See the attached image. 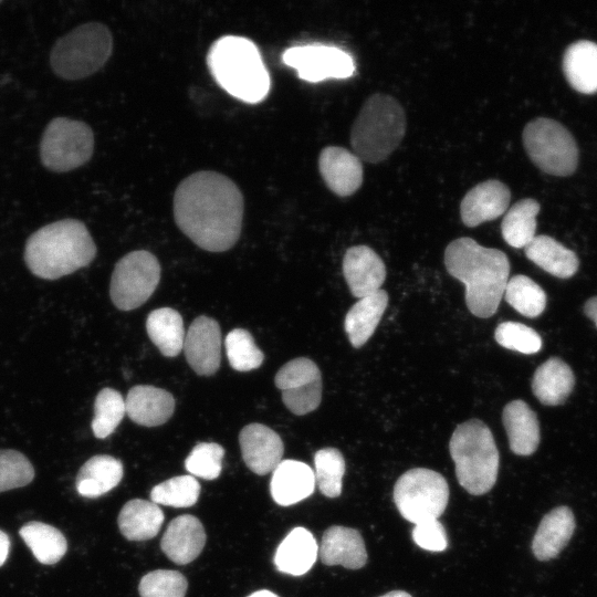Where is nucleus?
<instances>
[{
	"mask_svg": "<svg viewBox=\"0 0 597 597\" xmlns=\"http://www.w3.org/2000/svg\"><path fill=\"white\" fill-rule=\"evenodd\" d=\"M244 200L237 184L211 170L186 177L174 195L178 228L199 248L223 252L239 240Z\"/></svg>",
	"mask_w": 597,
	"mask_h": 597,
	"instance_id": "1",
	"label": "nucleus"
},
{
	"mask_svg": "<svg viewBox=\"0 0 597 597\" xmlns=\"http://www.w3.org/2000/svg\"><path fill=\"white\" fill-rule=\"evenodd\" d=\"M444 265L451 276L464 284L467 307L473 315L488 318L498 311L510 274L504 252L463 237L447 245Z\"/></svg>",
	"mask_w": 597,
	"mask_h": 597,
	"instance_id": "2",
	"label": "nucleus"
},
{
	"mask_svg": "<svg viewBox=\"0 0 597 597\" xmlns=\"http://www.w3.org/2000/svg\"><path fill=\"white\" fill-rule=\"evenodd\" d=\"M96 245L86 226L76 219L49 223L32 233L24 249L29 270L38 277L56 280L88 265Z\"/></svg>",
	"mask_w": 597,
	"mask_h": 597,
	"instance_id": "3",
	"label": "nucleus"
},
{
	"mask_svg": "<svg viewBox=\"0 0 597 597\" xmlns=\"http://www.w3.org/2000/svg\"><path fill=\"white\" fill-rule=\"evenodd\" d=\"M207 65L219 86L244 103H260L270 91V74L250 39L239 35L218 39L208 51Z\"/></svg>",
	"mask_w": 597,
	"mask_h": 597,
	"instance_id": "4",
	"label": "nucleus"
},
{
	"mask_svg": "<svg viewBox=\"0 0 597 597\" xmlns=\"http://www.w3.org/2000/svg\"><path fill=\"white\" fill-rule=\"evenodd\" d=\"M406 114L391 95L375 93L363 104L350 129V146L363 161L387 159L406 134Z\"/></svg>",
	"mask_w": 597,
	"mask_h": 597,
	"instance_id": "5",
	"label": "nucleus"
},
{
	"mask_svg": "<svg viewBox=\"0 0 597 597\" xmlns=\"http://www.w3.org/2000/svg\"><path fill=\"white\" fill-rule=\"evenodd\" d=\"M450 455L460 485L472 495L488 493L496 482L499 451L490 428L479 419L457 426L450 442Z\"/></svg>",
	"mask_w": 597,
	"mask_h": 597,
	"instance_id": "6",
	"label": "nucleus"
},
{
	"mask_svg": "<svg viewBox=\"0 0 597 597\" xmlns=\"http://www.w3.org/2000/svg\"><path fill=\"white\" fill-rule=\"evenodd\" d=\"M113 52L109 29L100 22H88L61 36L52 48L53 72L64 80H81L100 71Z\"/></svg>",
	"mask_w": 597,
	"mask_h": 597,
	"instance_id": "7",
	"label": "nucleus"
},
{
	"mask_svg": "<svg viewBox=\"0 0 597 597\" xmlns=\"http://www.w3.org/2000/svg\"><path fill=\"white\" fill-rule=\"evenodd\" d=\"M524 148L533 164L542 171L565 177L578 164V148L572 134L558 122L538 117L523 129Z\"/></svg>",
	"mask_w": 597,
	"mask_h": 597,
	"instance_id": "8",
	"label": "nucleus"
},
{
	"mask_svg": "<svg viewBox=\"0 0 597 597\" xmlns=\"http://www.w3.org/2000/svg\"><path fill=\"white\" fill-rule=\"evenodd\" d=\"M394 501L401 516L413 524L438 519L449 501L448 482L437 471L410 469L395 483Z\"/></svg>",
	"mask_w": 597,
	"mask_h": 597,
	"instance_id": "9",
	"label": "nucleus"
},
{
	"mask_svg": "<svg viewBox=\"0 0 597 597\" xmlns=\"http://www.w3.org/2000/svg\"><path fill=\"white\" fill-rule=\"evenodd\" d=\"M94 151V134L84 122L55 117L46 126L40 143L44 167L66 172L87 163Z\"/></svg>",
	"mask_w": 597,
	"mask_h": 597,
	"instance_id": "10",
	"label": "nucleus"
},
{
	"mask_svg": "<svg viewBox=\"0 0 597 597\" xmlns=\"http://www.w3.org/2000/svg\"><path fill=\"white\" fill-rule=\"evenodd\" d=\"M160 264L146 251L136 250L124 255L115 265L109 286L113 304L122 311L143 305L160 281Z\"/></svg>",
	"mask_w": 597,
	"mask_h": 597,
	"instance_id": "11",
	"label": "nucleus"
},
{
	"mask_svg": "<svg viewBox=\"0 0 597 597\" xmlns=\"http://www.w3.org/2000/svg\"><path fill=\"white\" fill-rule=\"evenodd\" d=\"M282 61L296 70L301 80L317 83L327 78H347L355 72L353 57L336 46L306 44L286 49Z\"/></svg>",
	"mask_w": 597,
	"mask_h": 597,
	"instance_id": "12",
	"label": "nucleus"
},
{
	"mask_svg": "<svg viewBox=\"0 0 597 597\" xmlns=\"http://www.w3.org/2000/svg\"><path fill=\"white\" fill-rule=\"evenodd\" d=\"M274 381L284 405L294 415H306L320 406L322 375L313 360L297 357L287 362L279 369Z\"/></svg>",
	"mask_w": 597,
	"mask_h": 597,
	"instance_id": "13",
	"label": "nucleus"
},
{
	"mask_svg": "<svg viewBox=\"0 0 597 597\" xmlns=\"http://www.w3.org/2000/svg\"><path fill=\"white\" fill-rule=\"evenodd\" d=\"M182 349L197 375H213L221 360V331L218 322L205 315L195 318L186 333Z\"/></svg>",
	"mask_w": 597,
	"mask_h": 597,
	"instance_id": "14",
	"label": "nucleus"
},
{
	"mask_svg": "<svg viewBox=\"0 0 597 597\" xmlns=\"http://www.w3.org/2000/svg\"><path fill=\"white\" fill-rule=\"evenodd\" d=\"M320 174L331 191L339 197L355 193L364 180L362 160L339 146H327L318 157Z\"/></svg>",
	"mask_w": 597,
	"mask_h": 597,
	"instance_id": "15",
	"label": "nucleus"
},
{
	"mask_svg": "<svg viewBox=\"0 0 597 597\" xmlns=\"http://www.w3.org/2000/svg\"><path fill=\"white\" fill-rule=\"evenodd\" d=\"M511 191L500 180L489 179L475 185L460 203L462 222L470 228L494 220L509 209Z\"/></svg>",
	"mask_w": 597,
	"mask_h": 597,
	"instance_id": "16",
	"label": "nucleus"
},
{
	"mask_svg": "<svg viewBox=\"0 0 597 597\" xmlns=\"http://www.w3.org/2000/svg\"><path fill=\"white\" fill-rule=\"evenodd\" d=\"M239 442L245 465L259 475L273 472L282 461L284 446L281 437L262 423L245 426L239 434Z\"/></svg>",
	"mask_w": 597,
	"mask_h": 597,
	"instance_id": "17",
	"label": "nucleus"
},
{
	"mask_svg": "<svg viewBox=\"0 0 597 597\" xmlns=\"http://www.w3.org/2000/svg\"><path fill=\"white\" fill-rule=\"evenodd\" d=\"M343 272L350 293L358 298L380 290L386 279L384 261L367 245L350 247L345 252Z\"/></svg>",
	"mask_w": 597,
	"mask_h": 597,
	"instance_id": "18",
	"label": "nucleus"
},
{
	"mask_svg": "<svg viewBox=\"0 0 597 597\" xmlns=\"http://www.w3.org/2000/svg\"><path fill=\"white\" fill-rule=\"evenodd\" d=\"M576 528L573 511L561 505L541 520L532 541V552L541 562L555 558L569 543Z\"/></svg>",
	"mask_w": 597,
	"mask_h": 597,
	"instance_id": "19",
	"label": "nucleus"
},
{
	"mask_svg": "<svg viewBox=\"0 0 597 597\" xmlns=\"http://www.w3.org/2000/svg\"><path fill=\"white\" fill-rule=\"evenodd\" d=\"M126 413L130 420L144 427H157L170 419L175 410V398L165 389L137 385L125 398Z\"/></svg>",
	"mask_w": 597,
	"mask_h": 597,
	"instance_id": "20",
	"label": "nucleus"
},
{
	"mask_svg": "<svg viewBox=\"0 0 597 597\" xmlns=\"http://www.w3.org/2000/svg\"><path fill=\"white\" fill-rule=\"evenodd\" d=\"M206 544V533L201 522L186 514L174 519L163 535L160 547L176 564L185 565L198 557Z\"/></svg>",
	"mask_w": 597,
	"mask_h": 597,
	"instance_id": "21",
	"label": "nucleus"
},
{
	"mask_svg": "<svg viewBox=\"0 0 597 597\" xmlns=\"http://www.w3.org/2000/svg\"><path fill=\"white\" fill-rule=\"evenodd\" d=\"M318 555L325 565H342L348 569L362 568L367 562L365 543L359 532L339 525L324 532Z\"/></svg>",
	"mask_w": 597,
	"mask_h": 597,
	"instance_id": "22",
	"label": "nucleus"
},
{
	"mask_svg": "<svg viewBox=\"0 0 597 597\" xmlns=\"http://www.w3.org/2000/svg\"><path fill=\"white\" fill-rule=\"evenodd\" d=\"M315 485L314 471L306 463L287 459L273 470L270 491L277 504L287 506L308 498Z\"/></svg>",
	"mask_w": 597,
	"mask_h": 597,
	"instance_id": "23",
	"label": "nucleus"
},
{
	"mask_svg": "<svg viewBox=\"0 0 597 597\" xmlns=\"http://www.w3.org/2000/svg\"><path fill=\"white\" fill-rule=\"evenodd\" d=\"M510 449L517 455L533 454L541 440L536 413L520 399L509 402L502 413Z\"/></svg>",
	"mask_w": 597,
	"mask_h": 597,
	"instance_id": "24",
	"label": "nucleus"
},
{
	"mask_svg": "<svg viewBox=\"0 0 597 597\" xmlns=\"http://www.w3.org/2000/svg\"><path fill=\"white\" fill-rule=\"evenodd\" d=\"M318 545L304 527L293 528L279 545L274 564L279 572L293 576L307 573L317 559Z\"/></svg>",
	"mask_w": 597,
	"mask_h": 597,
	"instance_id": "25",
	"label": "nucleus"
},
{
	"mask_svg": "<svg viewBox=\"0 0 597 597\" xmlns=\"http://www.w3.org/2000/svg\"><path fill=\"white\" fill-rule=\"evenodd\" d=\"M575 385L570 367L558 357H551L535 370L532 391L545 406L565 402Z\"/></svg>",
	"mask_w": 597,
	"mask_h": 597,
	"instance_id": "26",
	"label": "nucleus"
},
{
	"mask_svg": "<svg viewBox=\"0 0 597 597\" xmlns=\"http://www.w3.org/2000/svg\"><path fill=\"white\" fill-rule=\"evenodd\" d=\"M388 305V294L378 290L359 298L347 312L344 328L350 344L362 347L374 334Z\"/></svg>",
	"mask_w": 597,
	"mask_h": 597,
	"instance_id": "27",
	"label": "nucleus"
},
{
	"mask_svg": "<svg viewBox=\"0 0 597 597\" xmlns=\"http://www.w3.org/2000/svg\"><path fill=\"white\" fill-rule=\"evenodd\" d=\"M123 473L124 468L118 459L107 454L92 457L76 475V490L84 498H98L114 489Z\"/></svg>",
	"mask_w": 597,
	"mask_h": 597,
	"instance_id": "28",
	"label": "nucleus"
},
{
	"mask_svg": "<svg viewBox=\"0 0 597 597\" xmlns=\"http://www.w3.org/2000/svg\"><path fill=\"white\" fill-rule=\"evenodd\" d=\"M563 71L570 86L583 94L597 92V43L580 40L563 57Z\"/></svg>",
	"mask_w": 597,
	"mask_h": 597,
	"instance_id": "29",
	"label": "nucleus"
},
{
	"mask_svg": "<svg viewBox=\"0 0 597 597\" xmlns=\"http://www.w3.org/2000/svg\"><path fill=\"white\" fill-rule=\"evenodd\" d=\"M524 252L528 260L559 279L573 276L579 266L576 253L548 235H535Z\"/></svg>",
	"mask_w": 597,
	"mask_h": 597,
	"instance_id": "30",
	"label": "nucleus"
},
{
	"mask_svg": "<svg viewBox=\"0 0 597 597\" xmlns=\"http://www.w3.org/2000/svg\"><path fill=\"white\" fill-rule=\"evenodd\" d=\"M164 522L161 509L151 501L134 499L122 507L117 523L123 536L129 541L155 537Z\"/></svg>",
	"mask_w": 597,
	"mask_h": 597,
	"instance_id": "31",
	"label": "nucleus"
},
{
	"mask_svg": "<svg viewBox=\"0 0 597 597\" xmlns=\"http://www.w3.org/2000/svg\"><path fill=\"white\" fill-rule=\"evenodd\" d=\"M146 331L164 356L175 357L182 350L186 333L178 311L171 307L154 310L147 317Z\"/></svg>",
	"mask_w": 597,
	"mask_h": 597,
	"instance_id": "32",
	"label": "nucleus"
},
{
	"mask_svg": "<svg viewBox=\"0 0 597 597\" xmlns=\"http://www.w3.org/2000/svg\"><path fill=\"white\" fill-rule=\"evenodd\" d=\"M540 210V202L532 198L519 200L509 208L501 223L504 241L516 249L525 248L535 238Z\"/></svg>",
	"mask_w": 597,
	"mask_h": 597,
	"instance_id": "33",
	"label": "nucleus"
},
{
	"mask_svg": "<svg viewBox=\"0 0 597 597\" xmlns=\"http://www.w3.org/2000/svg\"><path fill=\"white\" fill-rule=\"evenodd\" d=\"M19 534L41 564L53 565L66 553L64 535L52 525L32 521L24 524Z\"/></svg>",
	"mask_w": 597,
	"mask_h": 597,
	"instance_id": "34",
	"label": "nucleus"
},
{
	"mask_svg": "<svg viewBox=\"0 0 597 597\" xmlns=\"http://www.w3.org/2000/svg\"><path fill=\"white\" fill-rule=\"evenodd\" d=\"M505 301L526 317L540 316L546 306L544 290L526 275L511 277L504 290Z\"/></svg>",
	"mask_w": 597,
	"mask_h": 597,
	"instance_id": "35",
	"label": "nucleus"
},
{
	"mask_svg": "<svg viewBox=\"0 0 597 597\" xmlns=\"http://www.w3.org/2000/svg\"><path fill=\"white\" fill-rule=\"evenodd\" d=\"M315 483L327 498H337L342 493L345 474V459L336 448H323L314 455Z\"/></svg>",
	"mask_w": 597,
	"mask_h": 597,
	"instance_id": "36",
	"label": "nucleus"
},
{
	"mask_svg": "<svg viewBox=\"0 0 597 597\" xmlns=\"http://www.w3.org/2000/svg\"><path fill=\"white\" fill-rule=\"evenodd\" d=\"M126 413L125 399L115 389L103 388L94 402L92 430L96 438L104 439L117 428Z\"/></svg>",
	"mask_w": 597,
	"mask_h": 597,
	"instance_id": "37",
	"label": "nucleus"
},
{
	"mask_svg": "<svg viewBox=\"0 0 597 597\" xmlns=\"http://www.w3.org/2000/svg\"><path fill=\"white\" fill-rule=\"evenodd\" d=\"M200 494V484L192 475H179L166 480L150 491L151 502L174 507L193 505Z\"/></svg>",
	"mask_w": 597,
	"mask_h": 597,
	"instance_id": "38",
	"label": "nucleus"
},
{
	"mask_svg": "<svg viewBox=\"0 0 597 597\" xmlns=\"http://www.w3.org/2000/svg\"><path fill=\"white\" fill-rule=\"evenodd\" d=\"M224 346L231 367L238 371L256 369L264 360L263 353L244 328L232 329L226 337Z\"/></svg>",
	"mask_w": 597,
	"mask_h": 597,
	"instance_id": "39",
	"label": "nucleus"
},
{
	"mask_svg": "<svg viewBox=\"0 0 597 597\" xmlns=\"http://www.w3.org/2000/svg\"><path fill=\"white\" fill-rule=\"evenodd\" d=\"M187 579L177 570L157 569L147 573L139 582L140 597H185Z\"/></svg>",
	"mask_w": 597,
	"mask_h": 597,
	"instance_id": "40",
	"label": "nucleus"
},
{
	"mask_svg": "<svg viewBox=\"0 0 597 597\" xmlns=\"http://www.w3.org/2000/svg\"><path fill=\"white\" fill-rule=\"evenodd\" d=\"M224 449L216 442H200L186 458L185 467L192 476L217 479L222 469Z\"/></svg>",
	"mask_w": 597,
	"mask_h": 597,
	"instance_id": "41",
	"label": "nucleus"
},
{
	"mask_svg": "<svg viewBox=\"0 0 597 597\" xmlns=\"http://www.w3.org/2000/svg\"><path fill=\"white\" fill-rule=\"evenodd\" d=\"M495 341L504 348L522 354H535L542 348V338L536 331L517 322H503L494 332Z\"/></svg>",
	"mask_w": 597,
	"mask_h": 597,
	"instance_id": "42",
	"label": "nucleus"
},
{
	"mask_svg": "<svg viewBox=\"0 0 597 597\" xmlns=\"http://www.w3.org/2000/svg\"><path fill=\"white\" fill-rule=\"evenodd\" d=\"M33 478V465L23 453L0 450V492L24 486Z\"/></svg>",
	"mask_w": 597,
	"mask_h": 597,
	"instance_id": "43",
	"label": "nucleus"
},
{
	"mask_svg": "<svg viewBox=\"0 0 597 597\" xmlns=\"http://www.w3.org/2000/svg\"><path fill=\"white\" fill-rule=\"evenodd\" d=\"M412 538L419 547L430 552H442L448 546L446 530L438 519L415 524Z\"/></svg>",
	"mask_w": 597,
	"mask_h": 597,
	"instance_id": "44",
	"label": "nucleus"
},
{
	"mask_svg": "<svg viewBox=\"0 0 597 597\" xmlns=\"http://www.w3.org/2000/svg\"><path fill=\"white\" fill-rule=\"evenodd\" d=\"M584 313L590 318L597 327V296L587 300L584 305Z\"/></svg>",
	"mask_w": 597,
	"mask_h": 597,
	"instance_id": "45",
	"label": "nucleus"
},
{
	"mask_svg": "<svg viewBox=\"0 0 597 597\" xmlns=\"http://www.w3.org/2000/svg\"><path fill=\"white\" fill-rule=\"evenodd\" d=\"M10 551V538L0 530V566L4 564Z\"/></svg>",
	"mask_w": 597,
	"mask_h": 597,
	"instance_id": "46",
	"label": "nucleus"
},
{
	"mask_svg": "<svg viewBox=\"0 0 597 597\" xmlns=\"http://www.w3.org/2000/svg\"><path fill=\"white\" fill-rule=\"evenodd\" d=\"M248 597H279V596L270 590L263 589V590L254 591Z\"/></svg>",
	"mask_w": 597,
	"mask_h": 597,
	"instance_id": "47",
	"label": "nucleus"
},
{
	"mask_svg": "<svg viewBox=\"0 0 597 597\" xmlns=\"http://www.w3.org/2000/svg\"><path fill=\"white\" fill-rule=\"evenodd\" d=\"M379 597H412V596L404 590H392Z\"/></svg>",
	"mask_w": 597,
	"mask_h": 597,
	"instance_id": "48",
	"label": "nucleus"
}]
</instances>
